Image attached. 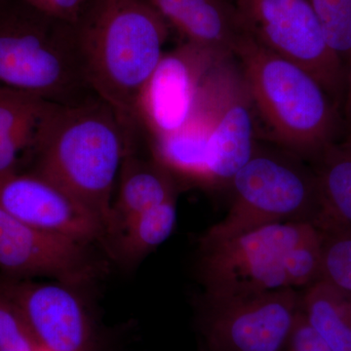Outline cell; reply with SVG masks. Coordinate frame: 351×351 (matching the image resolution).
Masks as SVG:
<instances>
[{
  "mask_svg": "<svg viewBox=\"0 0 351 351\" xmlns=\"http://www.w3.org/2000/svg\"><path fill=\"white\" fill-rule=\"evenodd\" d=\"M188 43L232 54L245 34L237 7L226 0H145Z\"/></svg>",
  "mask_w": 351,
  "mask_h": 351,
  "instance_id": "9a60e30c",
  "label": "cell"
},
{
  "mask_svg": "<svg viewBox=\"0 0 351 351\" xmlns=\"http://www.w3.org/2000/svg\"><path fill=\"white\" fill-rule=\"evenodd\" d=\"M135 147L136 144L129 149L120 168L106 241L108 248L131 219L177 195L174 175L154 157L151 161L140 158Z\"/></svg>",
  "mask_w": 351,
  "mask_h": 351,
  "instance_id": "2e32d148",
  "label": "cell"
},
{
  "mask_svg": "<svg viewBox=\"0 0 351 351\" xmlns=\"http://www.w3.org/2000/svg\"><path fill=\"white\" fill-rule=\"evenodd\" d=\"M29 1L34 6L38 7L41 10L48 13L51 0H29Z\"/></svg>",
  "mask_w": 351,
  "mask_h": 351,
  "instance_id": "d4e9b609",
  "label": "cell"
},
{
  "mask_svg": "<svg viewBox=\"0 0 351 351\" xmlns=\"http://www.w3.org/2000/svg\"><path fill=\"white\" fill-rule=\"evenodd\" d=\"M230 55L188 41L164 53L138 100L141 128L151 138L182 129L193 115L208 73Z\"/></svg>",
  "mask_w": 351,
  "mask_h": 351,
  "instance_id": "8fae6325",
  "label": "cell"
},
{
  "mask_svg": "<svg viewBox=\"0 0 351 351\" xmlns=\"http://www.w3.org/2000/svg\"><path fill=\"white\" fill-rule=\"evenodd\" d=\"M58 104L0 88V177L22 172L32 162L51 113Z\"/></svg>",
  "mask_w": 351,
  "mask_h": 351,
  "instance_id": "5bb4252c",
  "label": "cell"
},
{
  "mask_svg": "<svg viewBox=\"0 0 351 351\" xmlns=\"http://www.w3.org/2000/svg\"><path fill=\"white\" fill-rule=\"evenodd\" d=\"M138 136L97 95L73 105H56L31 170L56 182L98 217L108 237L120 168Z\"/></svg>",
  "mask_w": 351,
  "mask_h": 351,
  "instance_id": "7a4b0ae2",
  "label": "cell"
},
{
  "mask_svg": "<svg viewBox=\"0 0 351 351\" xmlns=\"http://www.w3.org/2000/svg\"><path fill=\"white\" fill-rule=\"evenodd\" d=\"M316 159L320 211L314 225L351 228V145L334 143Z\"/></svg>",
  "mask_w": 351,
  "mask_h": 351,
  "instance_id": "e0dca14e",
  "label": "cell"
},
{
  "mask_svg": "<svg viewBox=\"0 0 351 351\" xmlns=\"http://www.w3.org/2000/svg\"><path fill=\"white\" fill-rule=\"evenodd\" d=\"M256 113L284 151L317 158L336 143L339 106L300 64L271 52L246 32L233 48Z\"/></svg>",
  "mask_w": 351,
  "mask_h": 351,
  "instance_id": "3957f363",
  "label": "cell"
},
{
  "mask_svg": "<svg viewBox=\"0 0 351 351\" xmlns=\"http://www.w3.org/2000/svg\"><path fill=\"white\" fill-rule=\"evenodd\" d=\"M237 10L247 34L306 69L339 107L346 66L328 44L309 0H237Z\"/></svg>",
  "mask_w": 351,
  "mask_h": 351,
  "instance_id": "ba28073f",
  "label": "cell"
},
{
  "mask_svg": "<svg viewBox=\"0 0 351 351\" xmlns=\"http://www.w3.org/2000/svg\"><path fill=\"white\" fill-rule=\"evenodd\" d=\"M0 292L20 309L43 351H100L98 325L80 288L7 282Z\"/></svg>",
  "mask_w": 351,
  "mask_h": 351,
  "instance_id": "7c38bea8",
  "label": "cell"
},
{
  "mask_svg": "<svg viewBox=\"0 0 351 351\" xmlns=\"http://www.w3.org/2000/svg\"><path fill=\"white\" fill-rule=\"evenodd\" d=\"M341 125L345 130L343 144L351 145V60L346 66V82L345 94L341 101Z\"/></svg>",
  "mask_w": 351,
  "mask_h": 351,
  "instance_id": "cb8c5ba5",
  "label": "cell"
},
{
  "mask_svg": "<svg viewBox=\"0 0 351 351\" xmlns=\"http://www.w3.org/2000/svg\"><path fill=\"white\" fill-rule=\"evenodd\" d=\"M0 351H43L20 309L1 292Z\"/></svg>",
  "mask_w": 351,
  "mask_h": 351,
  "instance_id": "7402d4cb",
  "label": "cell"
},
{
  "mask_svg": "<svg viewBox=\"0 0 351 351\" xmlns=\"http://www.w3.org/2000/svg\"><path fill=\"white\" fill-rule=\"evenodd\" d=\"M283 351H332L309 325L300 308L297 319Z\"/></svg>",
  "mask_w": 351,
  "mask_h": 351,
  "instance_id": "603a6c76",
  "label": "cell"
},
{
  "mask_svg": "<svg viewBox=\"0 0 351 351\" xmlns=\"http://www.w3.org/2000/svg\"><path fill=\"white\" fill-rule=\"evenodd\" d=\"M0 269L14 278L48 277L84 289L105 272L92 244L44 232L0 208Z\"/></svg>",
  "mask_w": 351,
  "mask_h": 351,
  "instance_id": "30bf717a",
  "label": "cell"
},
{
  "mask_svg": "<svg viewBox=\"0 0 351 351\" xmlns=\"http://www.w3.org/2000/svg\"><path fill=\"white\" fill-rule=\"evenodd\" d=\"M300 158L284 149L269 152L256 147L228 184L232 199L228 214L199 241L230 239L276 223H314L320 211L317 179Z\"/></svg>",
  "mask_w": 351,
  "mask_h": 351,
  "instance_id": "5b68a950",
  "label": "cell"
},
{
  "mask_svg": "<svg viewBox=\"0 0 351 351\" xmlns=\"http://www.w3.org/2000/svg\"><path fill=\"white\" fill-rule=\"evenodd\" d=\"M319 230L322 234L321 278L351 294V228Z\"/></svg>",
  "mask_w": 351,
  "mask_h": 351,
  "instance_id": "44dd1931",
  "label": "cell"
},
{
  "mask_svg": "<svg viewBox=\"0 0 351 351\" xmlns=\"http://www.w3.org/2000/svg\"><path fill=\"white\" fill-rule=\"evenodd\" d=\"M331 49L348 66L351 60V0H309Z\"/></svg>",
  "mask_w": 351,
  "mask_h": 351,
  "instance_id": "ffe728a7",
  "label": "cell"
},
{
  "mask_svg": "<svg viewBox=\"0 0 351 351\" xmlns=\"http://www.w3.org/2000/svg\"><path fill=\"white\" fill-rule=\"evenodd\" d=\"M301 308L297 289L201 300L202 351H283Z\"/></svg>",
  "mask_w": 351,
  "mask_h": 351,
  "instance_id": "9c48e42d",
  "label": "cell"
},
{
  "mask_svg": "<svg viewBox=\"0 0 351 351\" xmlns=\"http://www.w3.org/2000/svg\"><path fill=\"white\" fill-rule=\"evenodd\" d=\"M317 232L311 221H292L221 241H199L203 299H232L292 288L288 276L291 253Z\"/></svg>",
  "mask_w": 351,
  "mask_h": 351,
  "instance_id": "8992f818",
  "label": "cell"
},
{
  "mask_svg": "<svg viewBox=\"0 0 351 351\" xmlns=\"http://www.w3.org/2000/svg\"><path fill=\"white\" fill-rule=\"evenodd\" d=\"M301 311L332 351H351V294L325 279L304 288Z\"/></svg>",
  "mask_w": 351,
  "mask_h": 351,
  "instance_id": "ac0fdd59",
  "label": "cell"
},
{
  "mask_svg": "<svg viewBox=\"0 0 351 351\" xmlns=\"http://www.w3.org/2000/svg\"><path fill=\"white\" fill-rule=\"evenodd\" d=\"M75 25L92 91L140 133L138 100L165 53L169 25L145 0H90Z\"/></svg>",
  "mask_w": 351,
  "mask_h": 351,
  "instance_id": "6da1fadb",
  "label": "cell"
},
{
  "mask_svg": "<svg viewBox=\"0 0 351 351\" xmlns=\"http://www.w3.org/2000/svg\"><path fill=\"white\" fill-rule=\"evenodd\" d=\"M176 221L177 204L173 197L131 219L108 246L110 252L126 265L140 263L169 239Z\"/></svg>",
  "mask_w": 351,
  "mask_h": 351,
  "instance_id": "d6986e66",
  "label": "cell"
},
{
  "mask_svg": "<svg viewBox=\"0 0 351 351\" xmlns=\"http://www.w3.org/2000/svg\"><path fill=\"white\" fill-rule=\"evenodd\" d=\"M0 88L73 105L95 95L75 25L29 0H0Z\"/></svg>",
  "mask_w": 351,
  "mask_h": 351,
  "instance_id": "277c9868",
  "label": "cell"
},
{
  "mask_svg": "<svg viewBox=\"0 0 351 351\" xmlns=\"http://www.w3.org/2000/svg\"><path fill=\"white\" fill-rule=\"evenodd\" d=\"M255 113L239 62L233 55L219 60L205 77L186 123L207 140L208 186H228L253 156Z\"/></svg>",
  "mask_w": 351,
  "mask_h": 351,
  "instance_id": "52a82bcc",
  "label": "cell"
},
{
  "mask_svg": "<svg viewBox=\"0 0 351 351\" xmlns=\"http://www.w3.org/2000/svg\"><path fill=\"white\" fill-rule=\"evenodd\" d=\"M0 208L25 225L93 244H106L98 217L56 182L36 171L0 177Z\"/></svg>",
  "mask_w": 351,
  "mask_h": 351,
  "instance_id": "4fadbf2b",
  "label": "cell"
}]
</instances>
